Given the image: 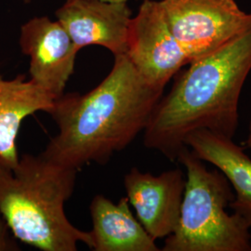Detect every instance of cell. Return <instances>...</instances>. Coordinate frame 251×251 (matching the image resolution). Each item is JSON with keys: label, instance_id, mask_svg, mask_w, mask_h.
Here are the masks:
<instances>
[{"label": "cell", "instance_id": "obj_1", "mask_svg": "<svg viewBox=\"0 0 251 251\" xmlns=\"http://www.w3.org/2000/svg\"><path fill=\"white\" fill-rule=\"evenodd\" d=\"M163 92L144 79L126 54L115 56L111 72L96 88L54 100L49 115L58 133L41 153L77 171L90 163L106 164L144 131Z\"/></svg>", "mask_w": 251, "mask_h": 251}, {"label": "cell", "instance_id": "obj_2", "mask_svg": "<svg viewBox=\"0 0 251 251\" xmlns=\"http://www.w3.org/2000/svg\"><path fill=\"white\" fill-rule=\"evenodd\" d=\"M189 65L159 100L144 130V146L171 161L196 130L232 139L236 133L240 95L251 72V26Z\"/></svg>", "mask_w": 251, "mask_h": 251}, {"label": "cell", "instance_id": "obj_3", "mask_svg": "<svg viewBox=\"0 0 251 251\" xmlns=\"http://www.w3.org/2000/svg\"><path fill=\"white\" fill-rule=\"evenodd\" d=\"M78 171L39 154L25 153L13 168L0 160V213L19 242L42 251L90 250V232L75 227L65 214Z\"/></svg>", "mask_w": 251, "mask_h": 251}, {"label": "cell", "instance_id": "obj_4", "mask_svg": "<svg viewBox=\"0 0 251 251\" xmlns=\"http://www.w3.org/2000/svg\"><path fill=\"white\" fill-rule=\"evenodd\" d=\"M177 161L186 170V185L177 228L161 251H251V229L226 211L234 194L225 174L209 170L187 146Z\"/></svg>", "mask_w": 251, "mask_h": 251}, {"label": "cell", "instance_id": "obj_5", "mask_svg": "<svg viewBox=\"0 0 251 251\" xmlns=\"http://www.w3.org/2000/svg\"><path fill=\"white\" fill-rule=\"evenodd\" d=\"M164 16L190 63L212 53L251 26L234 0H162Z\"/></svg>", "mask_w": 251, "mask_h": 251}, {"label": "cell", "instance_id": "obj_6", "mask_svg": "<svg viewBox=\"0 0 251 251\" xmlns=\"http://www.w3.org/2000/svg\"><path fill=\"white\" fill-rule=\"evenodd\" d=\"M137 71L151 86L163 90L190 63L171 33L159 1L144 0L128 27L126 52Z\"/></svg>", "mask_w": 251, "mask_h": 251}, {"label": "cell", "instance_id": "obj_7", "mask_svg": "<svg viewBox=\"0 0 251 251\" xmlns=\"http://www.w3.org/2000/svg\"><path fill=\"white\" fill-rule=\"evenodd\" d=\"M20 47L30 58V79L58 99L74 73L79 49L60 22L32 19L21 29Z\"/></svg>", "mask_w": 251, "mask_h": 251}, {"label": "cell", "instance_id": "obj_8", "mask_svg": "<svg viewBox=\"0 0 251 251\" xmlns=\"http://www.w3.org/2000/svg\"><path fill=\"white\" fill-rule=\"evenodd\" d=\"M185 185L186 178L179 169L152 175L132 168L126 174L124 187L129 205L154 240L176 230Z\"/></svg>", "mask_w": 251, "mask_h": 251}, {"label": "cell", "instance_id": "obj_9", "mask_svg": "<svg viewBox=\"0 0 251 251\" xmlns=\"http://www.w3.org/2000/svg\"><path fill=\"white\" fill-rule=\"evenodd\" d=\"M56 16L79 50L93 45L115 56L126 52L131 20L126 0H67Z\"/></svg>", "mask_w": 251, "mask_h": 251}, {"label": "cell", "instance_id": "obj_10", "mask_svg": "<svg viewBox=\"0 0 251 251\" xmlns=\"http://www.w3.org/2000/svg\"><path fill=\"white\" fill-rule=\"evenodd\" d=\"M200 159L222 171L235 192L229 207L251 229V158L232 138L206 129L192 132L185 140Z\"/></svg>", "mask_w": 251, "mask_h": 251}, {"label": "cell", "instance_id": "obj_11", "mask_svg": "<svg viewBox=\"0 0 251 251\" xmlns=\"http://www.w3.org/2000/svg\"><path fill=\"white\" fill-rule=\"evenodd\" d=\"M93 251H159L155 240L135 218L127 198L117 203L97 195L90 206Z\"/></svg>", "mask_w": 251, "mask_h": 251}, {"label": "cell", "instance_id": "obj_12", "mask_svg": "<svg viewBox=\"0 0 251 251\" xmlns=\"http://www.w3.org/2000/svg\"><path fill=\"white\" fill-rule=\"evenodd\" d=\"M55 99L24 75L6 79L0 74V160L13 168L20 156L17 138L23 121L37 112L49 114Z\"/></svg>", "mask_w": 251, "mask_h": 251}, {"label": "cell", "instance_id": "obj_13", "mask_svg": "<svg viewBox=\"0 0 251 251\" xmlns=\"http://www.w3.org/2000/svg\"><path fill=\"white\" fill-rule=\"evenodd\" d=\"M20 251L17 239L10 232L9 226L0 213V251Z\"/></svg>", "mask_w": 251, "mask_h": 251}, {"label": "cell", "instance_id": "obj_14", "mask_svg": "<svg viewBox=\"0 0 251 251\" xmlns=\"http://www.w3.org/2000/svg\"><path fill=\"white\" fill-rule=\"evenodd\" d=\"M247 146L251 149V119L250 122V126H249V134H248V138H247V142H246Z\"/></svg>", "mask_w": 251, "mask_h": 251}, {"label": "cell", "instance_id": "obj_15", "mask_svg": "<svg viewBox=\"0 0 251 251\" xmlns=\"http://www.w3.org/2000/svg\"><path fill=\"white\" fill-rule=\"evenodd\" d=\"M24 1H25V2H29L30 0H24Z\"/></svg>", "mask_w": 251, "mask_h": 251}]
</instances>
